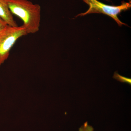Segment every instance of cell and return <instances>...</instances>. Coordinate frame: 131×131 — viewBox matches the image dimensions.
I'll use <instances>...</instances> for the list:
<instances>
[{"label": "cell", "mask_w": 131, "mask_h": 131, "mask_svg": "<svg viewBox=\"0 0 131 131\" xmlns=\"http://www.w3.org/2000/svg\"><path fill=\"white\" fill-rule=\"evenodd\" d=\"M10 12L20 18L27 34L39 31L41 7L28 0H6Z\"/></svg>", "instance_id": "6da1fadb"}, {"label": "cell", "mask_w": 131, "mask_h": 131, "mask_svg": "<svg viewBox=\"0 0 131 131\" xmlns=\"http://www.w3.org/2000/svg\"><path fill=\"white\" fill-rule=\"evenodd\" d=\"M25 27L7 25L0 31V66L8 58L12 47L19 38L27 35Z\"/></svg>", "instance_id": "7a4b0ae2"}, {"label": "cell", "mask_w": 131, "mask_h": 131, "mask_svg": "<svg viewBox=\"0 0 131 131\" xmlns=\"http://www.w3.org/2000/svg\"><path fill=\"white\" fill-rule=\"evenodd\" d=\"M89 6L88 10L83 13H81L75 16H83L91 13L103 14L110 16L116 21L119 26L122 25L127 26L121 21L118 15L123 11L128 10L131 7V1L129 2L123 1L119 6H113L106 5L97 0H83Z\"/></svg>", "instance_id": "3957f363"}, {"label": "cell", "mask_w": 131, "mask_h": 131, "mask_svg": "<svg viewBox=\"0 0 131 131\" xmlns=\"http://www.w3.org/2000/svg\"><path fill=\"white\" fill-rule=\"evenodd\" d=\"M0 18L6 21L8 25L18 26L9 10L6 0H0Z\"/></svg>", "instance_id": "277c9868"}, {"label": "cell", "mask_w": 131, "mask_h": 131, "mask_svg": "<svg viewBox=\"0 0 131 131\" xmlns=\"http://www.w3.org/2000/svg\"><path fill=\"white\" fill-rule=\"evenodd\" d=\"M113 78L117 80V81L121 82L127 83L129 84H131V78L124 77V76L121 75L116 72H115Z\"/></svg>", "instance_id": "5b68a950"}, {"label": "cell", "mask_w": 131, "mask_h": 131, "mask_svg": "<svg viewBox=\"0 0 131 131\" xmlns=\"http://www.w3.org/2000/svg\"><path fill=\"white\" fill-rule=\"evenodd\" d=\"M79 131H94V129L93 127L89 125L88 122H86L79 128Z\"/></svg>", "instance_id": "8992f818"}, {"label": "cell", "mask_w": 131, "mask_h": 131, "mask_svg": "<svg viewBox=\"0 0 131 131\" xmlns=\"http://www.w3.org/2000/svg\"><path fill=\"white\" fill-rule=\"evenodd\" d=\"M7 25V24L6 23V21L0 18V31L3 30Z\"/></svg>", "instance_id": "52a82bcc"}]
</instances>
